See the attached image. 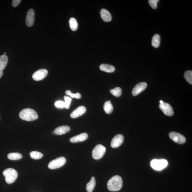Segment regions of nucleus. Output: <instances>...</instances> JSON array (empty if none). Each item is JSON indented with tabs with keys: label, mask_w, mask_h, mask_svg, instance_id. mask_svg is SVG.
Returning a JSON list of instances; mask_svg holds the SVG:
<instances>
[{
	"label": "nucleus",
	"mask_w": 192,
	"mask_h": 192,
	"mask_svg": "<svg viewBox=\"0 0 192 192\" xmlns=\"http://www.w3.org/2000/svg\"><path fill=\"white\" fill-rule=\"evenodd\" d=\"M123 182L122 178L118 175L112 177L108 181L107 187L108 190L111 191H116L122 189Z\"/></svg>",
	"instance_id": "1"
},
{
	"label": "nucleus",
	"mask_w": 192,
	"mask_h": 192,
	"mask_svg": "<svg viewBox=\"0 0 192 192\" xmlns=\"http://www.w3.org/2000/svg\"><path fill=\"white\" fill-rule=\"evenodd\" d=\"M19 117L21 119L28 122L35 120L38 118L36 112L30 108H25L22 110L20 112Z\"/></svg>",
	"instance_id": "2"
},
{
	"label": "nucleus",
	"mask_w": 192,
	"mask_h": 192,
	"mask_svg": "<svg viewBox=\"0 0 192 192\" xmlns=\"http://www.w3.org/2000/svg\"><path fill=\"white\" fill-rule=\"evenodd\" d=\"M3 174L5 177L6 182L8 184L13 183L17 179L18 173L14 169L8 168L3 171Z\"/></svg>",
	"instance_id": "3"
},
{
	"label": "nucleus",
	"mask_w": 192,
	"mask_h": 192,
	"mask_svg": "<svg viewBox=\"0 0 192 192\" xmlns=\"http://www.w3.org/2000/svg\"><path fill=\"white\" fill-rule=\"evenodd\" d=\"M167 160L164 159H153L151 162L152 168L156 170L160 171L166 167L167 166Z\"/></svg>",
	"instance_id": "4"
},
{
	"label": "nucleus",
	"mask_w": 192,
	"mask_h": 192,
	"mask_svg": "<svg viewBox=\"0 0 192 192\" xmlns=\"http://www.w3.org/2000/svg\"><path fill=\"white\" fill-rule=\"evenodd\" d=\"M66 162V159L63 156H61L52 160L48 164V167L51 170L60 168L63 166Z\"/></svg>",
	"instance_id": "5"
},
{
	"label": "nucleus",
	"mask_w": 192,
	"mask_h": 192,
	"mask_svg": "<svg viewBox=\"0 0 192 192\" xmlns=\"http://www.w3.org/2000/svg\"><path fill=\"white\" fill-rule=\"evenodd\" d=\"M106 151V148L101 145H98L94 148L92 151V156L95 159H99L101 158Z\"/></svg>",
	"instance_id": "6"
},
{
	"label": "nucleus",
	"mask_w": 192,
	"mask_h": 192,
	"mask_svg": "<svg viewBox=\"0 0 192 192\" xmlns=\"http://www.w3.org/2000/svg\"><path fill=\"white\" fill-rule=\"evenodd\" d=\"M169 136L171 139L177 143L183 144L186 141L185 137L178 133L171 132L169 134Z\"/></svg>",
	"instance_id": "7"
},
{
	"label": "nucleus",
	"mask_w": 192,
	"mask_h": 192,
	"mask_svg": "<svg viewBox=\"0 0 192 192\" xmlns=\"http://www.w3.org/2000/svg\"><path fill=\"white\" fill-rule=\"evenodd\" d=\"M48 71L44 69L39 70L35 72L33 75V79L35 81H39L43 80L47 76Z\"/></svg>",
	"instance_id": "8"
},
{
	"label": "nucleus",
	"mask_w": 192,
	"mask_h": 192,
	"mask_svg": "<svg viewBox=\"0 0 192 192\" xmlns=\"http://www.w3.org/2000/svg\"><path fill=\"white\" fill-rule=\"evenodd\" d=\"M159 108L166 115L168 116H172L174 114V111L172 106L170 104L163 103L160 104Z\"/></svg>",
	"instance_id": "9"
},
{
	"label": "nucleus",
	"mask_w": 192,
	"mask_h": 192,
	"mask_svg": "<svg viewBox=\"0 0 192 192\" xmlns=\"http://www.w3.org/2000/svg\"><path fill=\"white\" fill-rule=\"evenodd\" d=\"M124 141V137L122 135H116L112 140L111 146L112 148L118 147L122 145Z\"/></svg>",
	"instance_id": "10"
},
{
	"label": "nucleus",
	"mask_w": 192,
	"mask_h": 192,
	"mask_svg": "<svg viewBox=\"0 0 192 192\" xmlns=\"http://www.w3.org/2000/svg\"><path fill=\"white\" fill-rule=\"evenodd\" d=\"M35 20V12L33 9H30L27 12L26 17L27 26L31 27L34 24Z\"/></svg>",
	"instance_id": "11"
},
{
	"label": "nucleus",
	"mask_w": 192,
	"mask_h": 192,
	"mask_svg": "<svg viewBox=\"0 0 192 192\" xmlns=\"http://www.w3.org/2000/svg\"><path fill=\"white\" fill-rule=\"evenodd\" d=\"M147 87V84L145 82L138 83L134 87L132 91L133 96H136L145 90Z\"/></svg>",
	"instance_id": "12"
},
{
	"label": "nucleus",
	"mask_w": 192,
	"mask_h": 192,
	"mask_svg": "<svg viewBox=\"0 0 192 192\" xmlns=\"http://www.w3.org/2000/svg\"><path fill=\"white\" fill-rule=\"evenodd\" d=\"M86 108L84 106H80L75 109L70 114L71 118H74L80 116L86 112Z\"/></svg>",
	"instance_id": "13"
},
{
	"label": "nucleus",
	"mask_w": 192,
	"mask_h": 192,
	"mask_svg": "<svg viewBox=\"0 0 192 192\" xmlns=\"http://www.w3.org/2000/svg\"><path fill=\"white\" fill-rule=\"evenodd\" d=\"M88 138V135L86 133H81L78 135L73 137L70 139V141L72 143H77L84 141Z\"/></svg>",
	"instance_id": "14"
},
{
	"label": "nucleus",
	"mask_w": 192,
	"mask_h": 192,
	"mask_svg": "<svg viewBox=\"0 0 192 192\" xmlns=\"http://www.w3.org/2000/svg\"><path fill=\"white\" fill-rule=\"evenodd\" d=\"M70 127L68 126H63L57 127L54 131L55 134L58 135H60L65 134L70 131Z\"/></svg>",
	"instance_id": "15"
},
{
	"label": "nucleus",
	"mask_w": 192,
	"mask_h": 192,
	"mask_svg": "<svg viewBox=\"0 0 192 192\" xmlns=\"http://www.w3.org/2000/svg\"><path fill=\"white\" fill-rule=\"evenodd\" d=\"M101 17L104 22H108L112 19V16L109 11L105 9H102L100 12Z\"/></svg>",
	"instance_id": "16"
},
{
	"label": "nucleus",
	"mask_w": 192,
	"mask_h": 192,
	"mask_svg": "<svg viewBox=\"0 0 192 192\" xmlns=\"http://www.w3.org/2000/svg\"><path fill=\"white\" fill-rule=\"evenodd\" d=\"M100 69L102 71L107 73L113 72L115 70V68L110 64H103L100 66Z\"/></svg>",
	"instance_id": "17"
},
{
	"label": "nucleus",
	"mask_w": 192,
	"mask_h": 192,
	"mask_svg": "<svg viewBox=\"0 0 192 192\" xmlns=\"http://www.w3.org/2000/svg\"><path fill=\"white\" fill-rule=\"evenodd\" d=\"M96 185V181L95 177H92L91 180L87 183L86 186V190L87 192H92Z\"/></svg>",
	"instance_id": "18"
},
{
	"label": "nucleus",
	"mask_w": 192,
	"mask_h": 192,
	"mask_svg": "<svg viewBox=\"0 0 192 192\" xmlns=\"http://www.w3.org/2000/svg\"><path fill=\"white\" fill-rule=\"evenodd\" d=\"M8 57L6 55H2L0 56V69L3 70L7 66Z\"/></svg>",
	"instance_id": "19"
},
{
	"label": "nucleus",
	"mask_w": 192,
	"mask_h": 192,
	"mask_svg": "<svg viewBox=\"0 0 192 192\" xmlns=\"http://www.w3.org/2000/svg\"><path fill=\"white\" fill-rule=\"evenodd\" d=\"M160 38L159 35L156 34L152 37V45L156 48L159 47L160 44Z\"/></svg>",
	"instance_id": "20"
},
{
	"label": "nucleus",
	"mask_w": 192,
	"mask_h": 192,
	"mask_svg": "<svg viewBox=\"0 0 192 192\" xmlns=\"http://www.w3.org/2000/svg\"><path fill=\"white\" fill-rule=\"evenodd\" d=\"M104 109L106 113L110 114L113 111V107L111 101H106L104 106Z\"/></svg>",
	"instance_id": "21"
},
{
	"label": "nucleus",
	"mask_w": 192,
	"mask_h": 192,
	"mask_svg": "<svg viewBox=\"0 0 192 192\" xmlns=\"http://www.w3.org/2000/svg\"><path fill=\"white\" fill-rule=\"evenodd\" d=\"M70 28L72 31H76L78 28V24L77 20L74 18H72L69 20Z\"/></svg>",
	"instance_id": "22"
},
{
	"label": "nucleus",
	"mask_w": 192,
	"mask_h": 192,
	"mask_svg": "<svg viewBox=\"0 0 192 192\" xmlns=\"http://www.w3.org/2000/svg\"><path fill=\"white\" fill-rule=\"evenodd\" d=\"M21 154L18 153H10L8 155V158L11 160H18L21 159L22 158Z\"/></svg>",
	"instance_id": "23"
},
{
	"label": "nucleus",
	"mask_w": 192,
	"mask_h": 192,
	"mask_svg": "<svg viewBox=\"0 0 192 192\" xmlns=\"http://www.w3.org/2000/svg\"><path fill=\"white\" fill-rule=\"evenodd\" d=\"M122 90L120 87H117L114 89L110 90V92L115 97H120L122 94Z\"/></svg>",
	"instance_id": "24"
},
{
	"label": "nucleus",
	"mask_w": 192,
	"mask_h": 192,
	"mask_svg": "<svg viewBox=\"0 0 192 192\" xmlns=\"http://www.w3.org/2000/svg\"><path fill=\"white\" fill-rule=\"evenodd\" d=\"M31 157L34 159H39L43 157V154L37 151H32L30 153Z\"/></svg>",
	"instance_id": "25"
},
{
	"label": "nucleus",
	"mask_w": 192,
	"mask_h": 192,
	"mask_svg": "<svg viewBox=\"0 0 192 192\" xmlns=\"http://www.w3.org/2000/svg\"><path fill=\"white\" fill-rule=\"evenodd\" d=\"M184 78L187 82L190 84H192V71L187 70L184 74Z\"/></svg>",
	"instance_id": "26"
},
{
	"label": "nucleus",
	"mask_w": 192,
	"mask_h": 192,
	"mask_svg": "<svg viewBox=\"0 0 192 192\" xmlns=\"http://www.w3.org/2000/svg\"><path fill=\"white\" fill-rule=\"evenodd\" d=\"M66 94L68 96H70L72 98H76L77 99L81 98V94L79 93L76 94L72 93V92L70 90H67L66 91Z\"/></svg>",
	"instance_id": "27"
},
{
	"label": "nucleus",
	"mask_w": 192,
	"mask_h": 192,
	"mask_svg": "<svg viewBox=\"0 0 192 192\" xmlns=\"http://www.w3.org/2000/svg\"><path fill=\"white\" fill-rule=\"evenodd\" d=\"M64 103H65V108L66 109H68L70 107L71 102L72 101L71 98L67 96H65L64 97Z\"/></svg>",
	"instance_id": "28"
},
{
	"label": "nucleus",
	"mask_w": 192,
	"mask_h": 192,
	"mask_svg": "<svg viewBox=\"0 0 192 192\" xmlns=\"http://www.w3.org/2000/svg\"><path fill=\"white\" fill-rule=\"evenodd\" d=\"M159 1L158 0H149V5L153 9H156L157 7V3Z\"/></svg>",
	"instance_id": "29"
},
{
	"label": "nucleus",
	"mask_w": 192,
	"mask_h": 192,
	"mask_svg": "<svg viewBox=\"0 0 192 192\" xmlns=\"http://www.w3.org/2000/svg\"><path fill=\"white\" fill-rule=\"evenodd\" d=\"M55 105L57 108H65L64 102L62 101H56L55 103Z\"/></svg>",
	"instance_id": "30"
},
{
	"label": "nucleus",
	"mask_w": 192,
	"mask_h": 192,
	"mask_svg": "<svg viewBox=\"0 0 192 192\" xmlns=\"http://www.w3.org/2000/svg\"><path fill=\"white\" fill-rule=\"evenodd\" d=\"M21 1V0H13L12 1V6L14 7H16L19 5Z\"/></svg>",
	"instance_id": "31"
},
{
	"label": "nucleus",
	"mask_w": 192,
	"mask_h": 192,
	"mask_svg": "<svg viewBox=\"0 0 192 192\" xmlns=\"http://www.w3.org/2000/svg\"><path fill=\"white\" fill-rule=\"evenodd\" d=\"M3 74V70L0 69V78L2 76Z\"/></svg>",
	"instance_id": "32"
},
{
	"label": "nucleus",
	"mask_w": 192,
	"mask_h": 192,
	"mask_svg": "<svg viewBox=\"0 0 192 192\" xmlns=\"http://www.w3.org/2000/svg\"><path fill=\"white\" fill-rule=\"evenodd\" d=\"M164 103V102H163V101H160V104H163V103Z\"/></svg>",
	"instance_id": "33"
},
{
	"label": "nucleus",
	"mask_w": 192,
	"mask_h": 192,
	"mask_svg": "<svg viewBox=\"0 0 192 192\" xmlns=\"http://www.w3.org/2000/svg\"><path fill=\"white\" fill-rule=\"evenodd\" d=\"M52 132L53 135L55 134V132H54V131H53Z\"/></svg>",
	"instance_id": "34"
},
{
	"label": "nucleus",
	"mask_w": 192,
	"mask_h": 192,
	"mask_svg": "<svg viewBox=\"0 0 192 192\" xmlns=\"http://www.w3.org/2000/svg\"><path fill=\"white\" fill-rule=\"evenodd\" d=\"M4 55H6V53H4Z\"/></svg>",
	"instance_id": "35"
}]
</instances>
